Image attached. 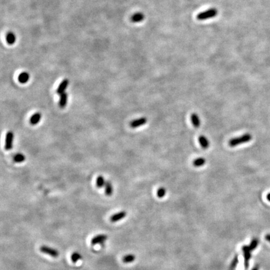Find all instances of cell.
I'll list each match as a JSON object with an SVG mask.
<instances>
[{
	"label": "cell",
	"mask_w": 270,
	"mask_h": 270,
	"mask_svg": "<svg viewBox=\"0 0 270 270\" xmlns=\"http://www.w3.org/2000/svg\"><path fill=\"white\" fill-rule=\"evenodd\" d=\"M252 140V134H250L249 133H246V134H243L242 136H241V137L231 139L229 141L228 144H229V147H235L236 146L239 145V144L248 143Z\"/></svg>",
	"instance_id": "obj_1"
},
{
	"label": "cell",
	"mask_w": 270,
	"mask_h": 270,
	"mask_svg": "<svg viewBox=\"0 0 270 270\" xmlns=\"http://www.w3.org/2000/svg\"><path fill=\"white\" fill-rule=\"evenodd\" d=\"M217 13H218V11L216 9L211 8V9H208L207 11L199 13L197 15V19L199 20H206V19L211 18H213V17L216 16L217 15Z\"/></svg>",
	"instance_id": "obj_2"
},
{
	"label": "cell",
	"mask_w": 270,
	"mask_h": 270,
	"mask_svg": "<svg viewBox=\"0 0 270 270\" xmlns=\"http://www.w3.org/2000/svg\"><path fill=\"white\" fill-rule=\"evenodd\" d=\"M40 250L41 253L48 255L53 258H57L59 256L58 251L50 246L43 245L40 248Z\"/></svg>",
	"instance_id": "obj_3"
},
{
	"label": "cell",
	"mask_w": 270,
	"mask_h": 270,
	"mask_svg": "<svg viewBox=\"0 0 270 270\" xmlns=\"http://www.w3.org/2000/svg\"><path fill=\"white\" fill-rule=\"evenodd\" d=\"M14 139V134L12 131H8L6 135L5 146L6 150H11L13 148V143Z\"/></svg>",
	"instance_id": "obj_4"
},
{
	"label": "cell",
	"mask_w": 270,
	"mask_h": 270,
	"mask_svg": "<svg viewBox=\"0 0 270 270\" xmlns=\"http://www.w3.org/2000/svg\"><path fill=\"white\" fill-rule=\"evenodd\" d=\"M242 250L245 258V266L246 268H247L249 265V259L251 257H252V255H251V252H252V250L250 249L249 246H243L242 248Z\"/></svg>",
	"instance_id": "obj_5"
},
{
	"label": "cell",
	"mask_w": 270,
	"mask_h": 270,
	"mask_svg": "<svg viewBox=\"0 0 270 270\" xmlns=\"http://www.w3.org/2000/svg\"><path fill=\"white\" fill-rule=\"evenodd\" d=\"M147 123V118L142 117L137 120H134L130 123V125L132 128H137L143 126L144 124H145Z\"/></svg>",
	"instance_id": "obj_6"
},
{
	"label": "cell",
	"mask_w": 270,
	"mask_h": 270,
	"mask_svg": "<svg viewBox=\"0 0 270 270\" xmlns=\"http://www.w3.org/2000/svg\"><path fill=\"white\" fill-rule=\"evenodd\" d=\"M126 216H127L126 211H121L118 212V213L113 214L110 217V221L113 223L117 222V221H119L121 219H123L124 217H126Z\"/></svg>",
	"instance_id": "obj_7"
},
{
	"label": "cell",
	"mask_w": 270,
	"mask_h": 270,
	"mask_svg": "<svg viewBox=\"0 0 270 270\" xmlns=\"http://www.w3.org/2000/svg\"><path fill=\"white\" fill-rule=\"evenodd\" d=\"M108 236L107 235H104V234H101V235H98L95 236H94L91 241V243L92 245L94 246L96 245H97L98 243H101L107 239Z\"/></svg>",
	"instance_id": "obj_8"
},
{
	"label": "cell",
	"mask_w": 270,
	"mask_h": 270,
	"mask_svg": "<svg viewBox=\"0 0 270 270\" xmlns=\"http://www.w3.org/2000/svg\"><path fill=\"white\" fill-rule=\"evenodd\" d=\"M69 84V80L68 79H64L59 85L58 88L56 92L58 94H61L62 93L65 92V90H66Z\"/></svg>",
	"instance_id": "obj_9"
},
{
	"label": "cell",
	"mask_w": 270,
	"mask_h": 270,
	"mask_svg": "<svg viewBox=\"0 0 270 270\" xmlns=\"http://www.w3.org/2000/svg\"><path fill=\"white\" fill-rule=\"evenodd\" d=\"M198 141L200 145L203 149H207L209 147V142L208 138L203 135H201L198 138Z\"/></svg>",
	"instance_id": "obj_10"
},
{
	"label": "cell",
	"mask_w": 270,
	"mask_h": 270,
	"mask_svg": "<svg viewBox=\"0 0 270 270\" xmlns=\"http://www.w3.org/2000/svg\"><path fill=\"white\" fill-rule=\"evenodd\" d=\"M60 101H59V106L61 108H64L67 104L68 102V94L64 92L60 95Z\"/></svg>",
	"instance_id": "obj_11"
},
{
	"label": "cell",
	"mask_w": 270,
	"mask_h": 270,
	"mask_svg": "<svg viewBox=\"0 0 270 270\" xmlns=\"http://www.w3.org/2000/svg\"><path fill=\"white\" fill-rule=\"evenodd\" d=\"M191 120L192 122L193 125L195 128H199L201 124L200 119L198 117V115L196 113H193L191 116Z\"/></svg>",
	"instance_id": "obj_12"
},
{
	"label": "cell",
	"mask_w": 270,
	"mask_h": 270,
	"mask_svg": "<svg viewBox=\"0 0 270 270\" xmlns=\"http://www.w3.org/2000/svg\"><path fill=\"white\" fill-rule=\"evenodd\" d=\"M104 191H105V194L107 195L108 196H110L112 195L113 192V186L111 183L109 181H106L105 185H104Z\"/></svg>",
	"instance_id": "obj_13"
},
{
	"label": "cell",
	"mask_w": 270,
	"mask_h": 270,
	"mask_svg": "<svg viewBox=\"0 0 270 270\" xmlns=\"http://www.w3.org/2000/svg\"><path fill=\"white\" fill-rule=\"evenodd\" d=\"M41 119V114L40 113H36L30 118V122L32 125H36L40 121Z\"/></svg>",
	"instance_id": "obj_14"
},
{
	"label": "cell",
	"mask_w": 270,
	"mask_h": 270,
	"mask_svg": "<svg viewBox=\"0 0 270 270\" xmlns=\"http://www.w3.org/2000/svg\"><path fill=\"white\" fill-rule=\"evenodd\" d=\"M29 79H30V75L26 72L21 73L18 76V81L20 83L24 84L28 81Z\"/></svg>",
	"instance_id": "obj_15"
},
{
	"label": "cell",
	"mask_w": 270,
	"mask_h": 270,
	"mask_svg": "<svg viewBox=\"0 0 270 270\" xmlns=\"http://www.w3.org/2000/svg\"><path fill=\"white\" fill-rule=\"evenodd\" d=\"M144 18V16L141 13H137L134 14L131 17V21L134 23H138L140 22L143 20Z\"/></svg>",
	"instance_id": "obj_16"
},
{
	"label": "cell",
	"mask_w": 270,
	"mask_h": 270,
	"mask_svg": "<svg viewBox=\"0 0 270 270\" xmlns=\"http://www.w3.org/2000/svg\"><path fill=\"white\" fill-rule=\"evenodd\" d=\"M205 163H206V160L203 158H196L193 161V165L195 167L202 166H203Z\"/></svg>",
	"instance_id": "obj_17"
},
{
	"label": "cell",
	"mask_w": 270,
	"mask_h": 270,
	"mask_svg": "<svg viewBox=\"0 0 270 270\" xmlns=\"http://www.w3.org/2000/svg\"><path fill=\"white\" fill-rule=\"evenodd\" d=\"M135 258H136V257H135V256L134 255L129 254V255H127L126 256H124L123 258V262L124 263H132V262H133L134 261Z\"/></svg>",
	"instance_id": "obj_18"
},
{
	"label": "cell",
	"mask_w": 270,
	"mask_h": 270,
	"mask_svg": "<svg viewBox=\"0 0 270 270\" xmlns=\"http://www.w3.org/2000/svg\"><path fill=\"white\" fill-rule=\"evenodd\" d=\"M6 41L9 44H13L16 41V36L13 33H9L6 36Z\"/></svg>",
	"instance_id": "obj_19"
},
{
	"label": "cell",
	"mask_w": 270,
	"mask_h": 270,
	"mask_svg": "<svg viewBox=\"0 0 270 270\" xmlns=\"http://www.w3.org/2000/svg\"><path fill=\"white\" fill-rule=\"evenodd\" d=\"M81 258H82V256H81V254L79 253L78 252H73L71 256V261L73 262V263H76L77 262H78L79 260L81 259Z\"/></svg>",
	"instance_id": "obj_20"
},
{
	"label": "cell",
	"mask_w": 270,
	"mask_h": 270,
	"mask_svg": "<svg viewBox=\"0 0 270 270\" xmlns=\"http://www.w3.org/2000/svg\"><path fill=\"white\" fill-rule=\"evenodd\" d=\"M106 181L104 180V178L102 176H99L97 179H96V186L98 188H101L104 186Z\"/></svg>",
	"instance_id": "obj_21"
},
{
	"label": "cell",
	"mask_w": 270,
	"mask_h": 270,
	"mask_svg": "<svg viewBox=\"0 0 270 270\" xmlns=\"http://www.w3.org/2000/svg\"><path fill=\"white\" fill-rule=\"evenodd\" d=\"M25 159H26L25 156L21 153L16 154V155H15V156L13 158L14 161L16 163H22V162L25 161Z\"/></svg>",
	"instance_id": "obj_22"
},
{
	"label": "cell",
	"mask_w": 270,
	"mask_h": 270,
	"mask_svg": "<svg viewBox=\"0 0 270 270\" xmlns=\"http://www.w3.org/2000/svg\"><path fill=\"white\" fill-rule=\"evenodd\" d=\"M166 195V189L163 187L160 188L157 191V196L159 198H163Z\"/></svg>",
	"instance_id": "obj_23"
},
{
	"label": "cell",
	"mask_w": 270,
	"mask_h": 270,
	"mask_svg": "<svg viewBox=\"0 0 270 270\" xmlns=\"http://www.w3.org/2000/svg\"><path fill=\"white\" fill-rule=\"evenodd\" d=\"M258 240L257 239H253L252 240V243H251V244L249 245V247L253 251L258 246Z\"/></svg>",
	"instance_id": "obj_24"
},
{
	"label": "cell",
	"mask_w": 270,
	"mask_h": 270,
	"mask_svg": "<svg viewBox=\"0 0 270 270\" xmlns=\"http://www.w3.org/2000/svg\"><path fill=\"white\" fill-rule=\"evenodd\" d=\"M238 258H237V257L236 258V259H234V261L233 262V263H232V266L233 267H235V266H236V264L238 263Z\"/></svg>",
	"instance_id": "obj_25"
},
{
	"label": "cell",
	"mask_w": 270,
	"mask_h": 270,
	"mask_svg": "<svg viewBox=\"0 0 270 270\" xmlns=\"http://www.w3.org/2000/svg\"><path fill=\"white\" fill-rule=\"evenodd\" d=\"M265 238H266V239L268 241V242H270V234H267V235L265 236Z\"/></svg>",
	"instance_id": "obj_26"
},
{
	"label": "cell",
	"mask_w": 270,
	"mask_h": 270,
	"mask_svg": "<svg viewBox=\"0 0 270 270\" xmlns=\"http://www.w3.org/2000/svg\"><path fill=\"white\" fill-rule=\"evenodd\" d=\"M252 270H259V266H258V265H256V266L253 268Z\"/></svg>",
	"instance_id": "obj_27"
},
{
	"label": "cell",
	"mask_w": 270,
	"mask_h": 270,
	"mask_svg": "<svg viewBox=\"0 0 270 270\" xmlns=\"http://www.w3.org/2000/svg\"><path fill=\"white\" fill-rule=\"evenodd\" d=\"M267 199L269 201H270V193H268L267 195Z\"/></svg>",
	"instance_id": "obj_28"
}]
</instances>
